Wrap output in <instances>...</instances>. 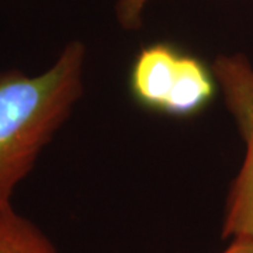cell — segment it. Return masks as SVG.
Segmentation results:
<instances>
[{
    "label": "cell",
    "instance_id": "1",
    "mask_svg": "<svg viewBox=\"0 0 253 253\" xmlns=\"http://www.w3.org/2000/svg\"><path fill=\"white\" fill-rule=\"evenodd\" d=\"M84 69L86 46L71 41L44 72H0V208L81 101Z\"/></svg>",
    "mask_w": 253,
    "mask_h": 253
},
{
    "label": "cell",
    "instance_id": "4",
    "mask_svg": "<svg viewBox=\"0 0 253 253\" xmlns=\"http://www.w3.org/2000/svg\"><path fill=\"white\" fill-rule=\"evenodd\" d=\"M0 253H58L41 229L13 206L0 208Z\"/></svg>",
    "mask_w": 253,
    "mask_h": 253
},
{
    "label": "cell",
    "instance_id": "5",
    "mask_svg": "<svg viewBox=\"0 0 253 253\" xmlns=\"http://www.w3.org/2000/svg\"><path fill=\"white\" fill-rule=\"evenodd\" d=\"M151 0H116V16L120 26L134 31L142 26L144 11Z\"/></svg>",
    "mask_w": 253,
    "mask_h": 253
},
{
    "label": "cell",
    "instance_id": "3",
    "mask_svg": "<svg viewBox=\"0 0 253 253\" xmlns=\"http://www.w3.org/2000/svg\"><path fill=\"white\" fill-rule=\"evenodd\" d=\"M211 69L245 144L244 161L225 199L221 235L253 236V65L244 54H221Z\"/></svg>",
    "mask_w": 253,
    "mask_h": 253
},
{
    "label": "cell",
    "instance_id": "6",
    "mask_svg": "<svg viewBox=\"0 0 253 253\" xmlns=\"http://www.w3.org/2000/svg\"><path fill=\"white\" fill-rule=\"evenodd\" d=\"M221 253H253V236L232 238Z\"/></svg>",
    "mask_w": 253,
    "mask_h": 253
},
{
    "label": "cell",
    "instance_id": "2",
    "mask_svg": "<svg viewBox=\"0 0 253 253\" xmlns=\"http://www.w3.org/2000/svg\"><path fill=\"white\" fill-rule=\"evenodd\" d=\"M129 90L145 109L187 118L207 109L218 86L211 65L172 44L155 42L136 55L129 73Z\"/></svg>",
    "mask_w": 253,
    "mask_h": 253
}]
</instances>
